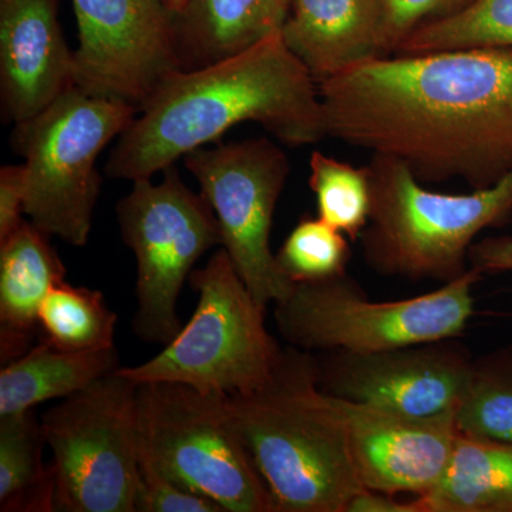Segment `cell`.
I'll list each match as a JSON object with an SVG mask.
<instances>
[{"label":"cell","mask_w":512,"mask_h":512,"mask_svg":"<svg viewBox=\"0 0 512 512\" xmlns=\"http://www.w3.org/2000/svg\"><path fill=\"white\" fill-rule=\"evenodd\" d=\"M79 49L76 87L126 101L137 111L183 70L175 16L161 0H72Z\"/></svg>","instance_id":"obj_12"},{"label":"cell","mask_w":512,"mask_h":512,"mask_svg":"<svg viewBox=\"0 0 512 512\" xmlns=\"http://www.w3.org/2000/svg\"><path fill=\"white\" fill-rule=\"evenodd\" d=\"M421 512H512V443L458 433L443 477Z\"/></svg>","instance_id":"obj_20"},{"label":"cell","mask_w":512,"mask_h":512,"mask_svg":"<svg viewBox=\"0 0 512 512\" xmlns=\"http://www.w3.org/2000/svg\"><path fill=\"white\" fill-rule=\"evenodd\" d=\"M140 464L220 504L225 512H274L242 443L229 396L181 383L137 387Z\"/></svg>","instance_id":"obj_7"},{"label":"cell","mask_w":512,"mask_h":512,"mask_svg":"<svg viewBox=\"0 0 512 512\" xmlns=\"http://www.w3.org/2000/svg\"><path fill=\"white\" fill-rule=\"evenodd\" d=\"M345 512H421L417 498L409 501L397 500L396 495L365 490L350 500Z\"/></svg>","instance_id":"obj_31"},{"label":"cell","mask_w":512,"mask_h":512,"mask_svg":"<svg viewBox=\"0 0 512 512\" xmlns=\"http://www.w3.org/2000/svg\"><path fill=\"white\" fill-rule=\"evenodd\" d=\"M45 446L33 410L0 417V511H56L52 464L43 463Z\"/></svg>","instance_id":"obj_21"},{"label":"cell","mask_w":512,"mask_h":512,"mask_svg":"<svg viewBox=\"0 0 512 512\" xmlns=\"http://www.w3.org/2000/svg\"><path fill=\"white\" fill-rule=\"evenodd\" d=\"M473 0H383L386 56L413 30L447 18Z\"/></svg>","instance_id":"obj_28"},{"label":"cell","mask_w":512,"mask_h":512,"mask_svg":"<svg viewBox=\"0 0 512 512\" xmlns=\"http://www.w3.org/2000/svg\"><path fill=\"white\" fill-rule=\"evenodd\" d=\"M25 205V165H3L0 168V242L26 221Z\"/></svg>","instance_id":"obj_29"},{"label":"cell","mask_w":512,"mask_h":512,"mask_svg":"<svg viewBox=\"0 0 512 512\" xmlns=\"http://www.w3.org/2000/svg\"><path fill=\"white\" fill-rule=\"evenodd\" d=\"M161 2H163V5L168 9V12H170L171 15L178 18V16L184 12L185 8H187L190 0H161Z\"/></svg>","instance_id":"obj_32"},{"label":"cell","mask_w":512,"mask_h":512,"mask_svg":"<svg viewBox=\"0 0 512 512\" xmlns=\"http://www.w3.org/2000/svg\"><path fill=\"white\" fill-rule=\"evenodd\" d=\"M137 113L126 101L73 87L33 119L15 124L13 147L25 160V214L43 234L73 247L89 242L101 188L97 158Z\"/></svg>","instance_id":"obj_6"},{"label":"cell","mask_w":512,"mask_h":512,"mask_svg":"<svg viewBox=\"0 0 512 512\" xmlns=\"http://www.w3.org/2000/svg\"><path fill=\"white\" fill-rule=\"evenodd\" d=\"M111 150V178H153L228 130L254 121L286 146L326 137L319 84L281 32L241 52L168 76Z\"/></svg>","instance_id":"obj_2"},{"label":"cell","mask_w":512,"mask_h":512,"mask_svg":"<svg viewBox=\"0 0 512 512\" xmlns=\"http://www.w3.org/2000/svg\"><path fill=\"white\" fill-rule=\"evenodd\" d=\"M232 421L274 512H345L365 490L338 400L318 383V357L289 346L258 389L229 397Z\"/></svg>","instance_id":"obj_3"},{"label":"cell","mask_w":512,"mask_h":512,"mask_svg":"<svg viewBox=\"0 0 512 512\" xmlns=\"http://www.w3.org/2000/svg\"><path fill=\"white\" fill-rule=\"evenodd\" d=\"M285 45L320 84L386 56L383 0H292Z\"/></svg>","instance_id":"obj_16"},{"label":"cell","mask_w":512,"mask_h":512,"mask_svg":"<svg viewBox=\"0 0 512 512\" xmlns=\"http://www.w3.org/2000/svg\"><path fill=\"white\" fill-rule=\"evenodd\" d=\"M279 268L295 284L346 275L350 247L345 234L316 218H302L276 254Z\"/></svg>","instance_id":"obj_26"},{"label":"cell","mask_w":512,"mask_h":512,"mask_svg":"<svg viewBox=\"0 0 512 512\" xmlns=\"http://www.w3.org/2000/svg\"><path fill=\"white\" fill-rule=\"evenodd\" d=\"M117 315L103 293L57 284L39 312V340L64 352H93L114 348Z\"/></svg>","instance_id":"obj_22"},{"label":"cell","mask_w":512,"mask_h":512,"mask_svg":"<svg viewBox=\"0 0 512 512\" xmlns=\"http://www.w3.org/2000/svg\"><path fill=\"white\" fill-rule=\"evenodd\" d=\"M136 512H225L204 495L194 493L154 468L140 464Z\"/></svg>","instance_id":"obj_27"},{"label":"cell","mask_w":512,"mask_h":512,"mask_svg":"<svg viewBox=\"0 0 512 512\" xmlns=\"http://www.w3.org/2000/svg\"><path fill=\"white\" fill-rule=\"evenodd\" d=\"M188 284L198 293L187 325L158 355L120 367L134 383L173 382L202 393L238 396L271 376L284 348L265 326V306L238 275L224 248L194 269Z\"/></svg>","instance_id":"obj_5"},{"label":"cell","mask_w":512,"mask_h":512,"mask_svg":"<svg viewBox=\"0 0 512 512\" xmlns=\"http://www.w3.org/2000/svg\"><path fill=\"white\" fill-rule=\"evenodd\" d=\"M292 0H190L178 18L183 67L205 66L281 32Z\"/></svg>","instance_id":"obj_18"},{"label":"cell","mask_w":512,"mask_h":512,"mask_svg":"<svg viewBox=\"0 0 512 512\" xmlns=\"http://www.w3.org/2000/svg\"><path fill=\"white\" fill-rule=\"evenodd\" d=\"M309 167L318 217L357 241L369 222L372 205L367 168L353 167L319 151H313Z\"/></svg>","instance_id":"obj_25"},{"label":"cell","mask_w":512,"mask_h":512,"mask_svg":"<svg viewBox=\"0 0 512 512\" xmlns=\"http://www.w3.org/2000/svg\"><path fill=\"white\" fill-rule=\"evenodd\" d=\"M119 369L40 417L53 453L56 511L136 512L138 384Z\"/></svg>","instance_id":"obj_9"},{"label":"cell","mask_w":512,"mask_h":512,"mask_svg":"<svg viewBox=\"0 0 512 512\" xmlns=\"http://www.w3.org/2000/svg\"><path fill=\"white\" fill-rule=\"evenodd\" d=\"M49 235L30 221L0 242V359H19L39 338V312L66 268Z\"/></svg>","instance_id":"obj_17"},{"label":"cell","mask_w":512,"mask_h":512,"mask_svg":"<svg viewBox=\"0 0 512 512\" xmlns=\"http://www.w3.org/2000/svg\"><path fill=\"white\" fill-rule=\"evenodd\" d=\"M350 454L369 490L424 497L448 466L458 437L456 413L414 417L338 399Z\"/></svg>","instance_id":"obj_14"},{"label":"cell","mask_w":512,"mask_h":512,"mask_svg":"<svg viewBox=\"0 0 512 512\" xmlns=\"http://www.w3.org/2000/svg\"><path fill=\"white\" fill-rule=\"evenodd\" d=\"M372 205L360 234L370 269L407 281H456L468 271L474 238L512 212V170L470 194L427 190L402 161L373 156Z\"/></svg>","instance_id":"obj_4"},{"label":"cell","mask_w":512,"mask_h":512,"mask_svg":"<svg viewBox=\"0 0 512 512\" xmlns=\"http://www.w3.org/2000/svg\"><path fill=\"white\" fill-rule=\"evenodd\" d=\"M470 49H512V0H473L453 15L413 30L393 53Z\"/></svg>","instance_id":"obj_23"},{"label":"cell","mask_w":512,"mask_h":512,"mask_svg":"<svg viewBox=\"0 0 512 512\" xmlns=\"http://www.w3.org/2000/svg\"><path fill=\"white\" fill-rule=\"evenodd\" d=\"M456 339L379 352L330 350L316 356L319 387L338 399L406 416L457 414L474 359Z\"/></svg>","instance_id":"obj_13"},{"label":"cell","mask_w":512,"mask_h":512,"mask_svg":"<svg viewBox=\"0 0 512 512\" xmlns=\"http://www.w3.org/2000/svg\"><path fill=\"white\" fill-rule=\"evenodd\" d=\"M468 264L484 272H512V237H490L471 245Z\"/></svg>","instance_id":"obj_30"},{"label":"cell","mask_w":512,"mask_h":512,"mask_svg":"<svg viewBox=\"0 0 512 512\" xmlns=\"http://www.w3.org/2000/svg\"><path fill=\"white\" fill-rule=\"evenodd\" d=\"M119 367L116 346L64 352L39 340V345L2 367L0 417L30 412L49 400L66 399Z\"/></svg>","instance_id":"obj_19"},{"label":"cell","mask_w":512,"mask_h":512,"mask_svg":"<svg viewBox=\"0 0 512 512\" xmlns=\"http://www.w3.org/2000/svg\"><path fill=\"white\" fill-rule=\"evenodd\" d=\"M0 87L5 116L15 124L76 87L56 0H0Z\"/></svg>","instance_id":"obj_15"},{"label":"cell","mask_w":512,"mask_h":512,"mask_svg":"<svg viewBox=\"0 0 512 512\" xmlns=\"http://www.w3.org/2000/svg\"><path fill=\"white\" fill-rule=\"evenodd\" d=\"M477 269L434 292L375 302L348 274L296 284L285 301L275 303L276 328L295 348L379 352L416 343L460 338L473 318Z\"/></svg>","instance_id":"obj_8"},{"label":"cell","mask_w":512,"mask_h":512,"mask_svg":"<svg viewBox=\"0 0 512 512\" xmlns=\"http://www.w3.org/2000/svg\"><path fill=\"white\" fill-rule=\"evenodd\" d=\"M220 222L222 248L262 306L285 301L292 282L271 251L276 204L288 180V157L274 141H238L198 148L184 157Z\"/></svg>","instance_id":"obj_11"},{"label":"cell","mask_w":512,"mask_h":512,"mask_svg":"<svg viewBox=\"0 0 512 512\" xmlns=\"http://www.w3.org/2000/svg\"><path fill=\"white\" fill-rule=\"evenodd\" d=\"M163 180L133 181L117 204L121 237L137 261L136 335L167 345L183 323L177 306L198 259L222 245L220 222L210 202L185 185L174 165Z\"/></svg>","instance_id":"obj_10"},{"label":"cell","mask_w":512,"mask_h":512,"mask_svg":"<svg viewBox=\"0 0 512 512\" xmlns=\"http://www.w3.org/2000/svg\"><path fill=\"white\" fill-rule=\"evenodd\" d=\"M457 429L512 443V345L473 360Z\"/></svg>","instance_id":"obj_24"},{"label":"cell","mask_w":512,"mask_h":512,"mask_svg":"<svg viewBox=\"0 0 512 512\" xmlns=\"http://www.w3.org/2000/svg\"><path fill=\"white\" fill-rule=\"evenodd\" d=\"M326 137L423 183L491 187L512 170V49L375 57L319 84Z\"/></svg>","instance_id":"obj_1"}]
</instances>
